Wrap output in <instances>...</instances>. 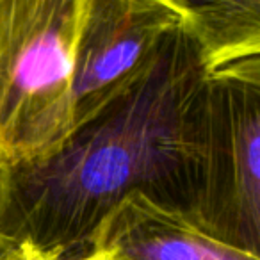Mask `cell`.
<instances>
[{
	"label": "cell",
	"mask_w": 260,
	"mask_h": 260,
	"mask_svg": "<svg viewBox=\"0 0 260 260\" xmlns=\"http://www.w3.org/2000/svg\"><path fill=\"white\" fill-rule=\"evenodd\" d=\"M187 210L217 239L260 258V59L203 80Z\"/></svg>",
	"instance_id": "obj_3"
},
{
	"label": "cell",
	"mask_w": 260,
	"mask_h": 260,
	"mask_svg": "<svg viewBox=\"0 0 260 260\" xmlns=\"http://www.w3.org/2000/svg\"><path fill=\"white\" fill-rule=\"evenodd\" d=\"M87 249L111 260H260L217 239L187 209L141 191L126 194L100 221Z\"/></svg>",
	"instance_id": "obj_4"
},
{
	"label": "cell",
	"mask_w": 260,
	"mask_h": 260,
	"mask_svg": "<svg viewBox=\"0 0 260 260\" xmlns=\"http://www.w3.org/2000/svg\"><path fill=\"white\" fill-rule=\"evenodd\" d=\"M29 258L30 256L27 253V249H23L22 246H18L11 239H8L6 235L0 234V260H29Z\"/></svg>",
	"instance_id": "obj_6"
},
{
	"label": "cell",
	"mask_w": 260,
	"mask_h": 260,
	"mask_svg": "<svg viewBox=\"0 0 260 260\" xmlns=\"http://www.w3.org/2000/svg\"><path fill=\"white\" fill-rule=\"evenodd\" d=\"M29 256H30L29 260H111L107 253L100 251V249H87L84 253L70 255V256H47V255H34V253H29Z\"/></svg>",
	"instance_id": "obj_7"
},
{
	"label": "cell",
	"mask_w": 260,
	"mask_h": 260,
	"mask_svg": "<svg viewBox=\"0 0 260 260\" xmlns=\"http://www.w3.org/2000/svg\"><path fill=\"white\" fill-rule=\"evenodd\" d=\"M168 36L145 0H0V171L48 159L111 112Z\"/></svg>",
	"instance_id": "obj_2"
},
{
	"label": "cell",
	"mask_w": 260,
	"mask_h": 260,
	"mask_svg": "<svg viewBox=\"0 0 260 260\" xmlns=\"http://www.w3.org/2000/svg\"><path fill=\"white\" fill-rule=\"evenodd\" d=\"M182 9L203 77L235 62L260 59V0H182Z\"/></svg>",
	"instance_id": "obj_5"
},
{
	"label": "cell",
	"mask_w": 260,
	"mask_h": 260,
	"mask_svg": "<svg viewBox=\"0 0 260 260\" xmlns=\"http://www.w3.org/2000/svg\"><path fill=\"white\" fill-rule=\"evenodd\" d=\"M203 72L182 25L152 75L45 160L0 171V234L34 255L87 251L100 221L141 191L187 209Z\"/></svg>",
	"instance_id": "obj_1"
}]
</instances>
